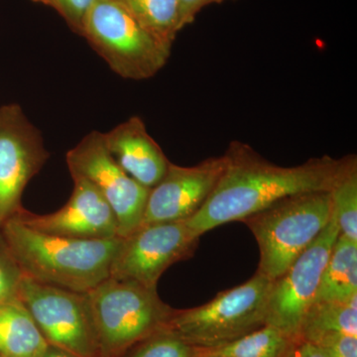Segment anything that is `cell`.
<instances>
[{"label": "cell", "mask_w": 357, "mask_h": 357, "mask_svg": "<svg viewBox=\"0 0 357 357\" xmlns=\"http://www.w3.org/2000/svg\"><path fill=\"white\" fill-rule=\"evenodd\" d=\"M225 168L204 206L185 220L199 236L244 218L292 195L330 192L351 155L337 159L314 157L292 167L276 165L250 145L232 141L222 155Z\"/></svg>", "instance_id": "obj_1"}, {"label": "cell", "mask_w": 357, "mask_h": 357, "mask_svg": "<svg viewBox=\"0 0 357 357\" xmlns=\"http://www.w3.org/2000/svg\"><path fill=\"white\" fill-rule=\"evenodd\" d=\"M2 230L23 276L77 293L89 292L109 278L122 239L53 236L15 218Z\"/></svg>", "instance_id": "obj_2"}, {"label": "cell", "mask_w": 357, "mask_h": 357, "mask_svg": "<svg viewBox=\"0 0 357 357\" xmlns=\"http://www.w3.org/2000/svg\"><path fill=\"white\" fill-rule=\"evenodd\" d=\"M331 192L286 197L244 218L260 251L257 272L280 277L326 229L332 218Z\"/></svg>", "instance_id": "obj_3"}, {"label": "cell", "mask_w": 357, "mask_h": 357, "mask_svg": "<svg viewBox=\"0 0 357 357\" xmlns=\"http://www.w3.org/2000/svg\"><path fill=\"white\" fill-rule=\"evenodd\" d=\"M100 357H121L136 342L165 328L175 309L157 289L109 276L86 293Z\"/></svg>", "instance_id": "obj_4"}, {"label": "cell", "mask_w": 357, "mask_h": 357, "mask_svg": "<svg viewBox=\"0 0 357 357\" xmlns=\"http://www.w3.org/2000/svg\"><path fill=\"white\" fill-rule=\"evenodd\" d=\"M272 280L256 272L245 283L202 306L175 310L166 328L196 349H213L266 326Z\"/></svg>", "instance_id": "obj_5"}, {"label": "cell", "mask_w": 357, "mask_h": 357, "mask_svg": "<svg viewBox=\"0 0 357 357\" xmlns=\"http://www.w3.org/2000/svg\"><path fill=\"white\" fill-rule=\"evenodd\" d=\"M81 36L115 74L134 81L154 77L165 67L172 50L116 0H96L84 18Z\"/></svg>", "instance_id": "obj_6"}, {"label": "cell", "mask_w": 357, "mask_h": 357, "mask_svg": "<svg viewBox=\"0 0 357 357\" xmlns=\"http://www.w3.org/2000/svg\"><path fill=\"white\" fill-rule=\"evenodd\" d=\"M18 300L31 314L47 344L79 357H100L86 293L23 276Z\"/></svg>", "instance_id": "obj_7"}, {"label": "cell", "mask_w": 357, "mask_h": 357, "mask_svg": "<svg viewBox=\"0 0 357 357\" xmlns=\"http://www.w3.org/2000/svg\"><path fill=\"white\" fill-rule=\"evenodd\" d=\"M72 177L89 181L109 204L119 225V237H126L142 223L149 190L117 165L107 151L102 133L91 131L66 155Z\"/></svg>", "instance_id": "obj_8"}, {"label": "cell", "mask_w": 357, "mask_h": 357, "mask_svg": "<svg viewBox=\"0 0 357 357\" xmlns=\"http://www.w3.org/2000/svg\"><path fill=\"white\" fill-rule=\"evenodd\" d=\"M199 237L185 220L141 225L122 237L110 276L157 289L169 267L194 255Z\"/></svg>", "instance_id": "obj_9"}, {"label": "cell", "mask_w": 357, "mask_h": 357, "mask_svg": "<svg viewBox=\"0 0 357 357\" xmlns=\"http://www.w3.org/2000/svg\"><path fill=\"white\" fill-rule=\"evenodd\" d=\"M340 236L333 218L318 238L272 281L267 302L266 325L298 340L301 324L314 303L333 243Z\"/></svg>", "instance_id": "obj_10"}, {"label": "cell", "mask_w": 357, "mask_h": 357, "mask_svg": "<svg viewBox=\"0 0 357 357\" xmlns=\"http://www.w3.org/2000/svg\"><path fill=\"white\" fill-rule=\"evenodd\" d=\"M49 157L41 132L20 105L0 107V227L23 208V191Z\"/></svg>", "instance_id": "obj_11"}, {"label": "cell", "mask_w": 357, "mask_h": 357, "mask_svg": "<svg viewBox=\"0 0 357 357\" xmlns=\"http://www.w3.org/2000/svg\"><path fill=\"white\" fill-rule=\"evenodd\" d=\"M223 168V156L192 167L170 163L165 176L149 190L141 225L189 220L210 197Z\"/></svg>", "instance_id": "obj_12"}, {"label": "cell", "mask_w": 357, "mask_h": 357, "mask_svg": "<svg viewBox=\"0 0 357 357\" xmlns=\"http://www.w3.org/2000/svg\"><path fill=\"white\" fill-rule=\"evenodd\" d=\"M74 189L60 210L37 215L21 208L13 218L30 229L77 239H110L119 237L116 218L109 204L89 181L72 177Z\"/></svg>", "instance_id": "obj_13"}, {"label": "cell", "mask_w": 357, "mask_h": 357, "mask_svg": "<svg viewBox=\"0 0 357 357\" xmlns=\"http://www.w3.org/2000/svg\"><path fill=\"white\" fill-rule=\"evenodd\" d=\"M102 137L117 165L140 185L151 189L165 176L171 162L141 117H130Z\"/></svg>", "instance_id": "obj_14"}, {"label": "cell", "mask_w": 357, "mask_h": 357, "mask_svg": "<svg viewBox=\"0 0 357 357\" xmlns=\"http://www.w3.org/2000/svg\"><path fill=\"white\" fill-rule=\"evenodd\" d=\"M47 345L20 300L0 304V357H40Z\"/></svg>", "instance_id": "obj_15"}, {"label": "cell", "mask_w": 357, "mask_h": 357, "mask_svg": "<svg viewBox=\"0 0 357 357\" xmlns=\"http://www.w3.org/2000/svg\"><path fill=\"white\" fill-rule=\"evenodd\" d=\"M357 295V243L338 236L331 250L314 302H347Z\"/></svg>", "instance_id": "obj_16"}, {"label": "cell", "mask_w": 357, "mask_h": 357, "mask_svg": "<svg viewBox=\"0 0 357 357\" xmlns=\"http://www.w3.org/2000/svg\"><path fill=\"white\" fill-rule=\"evenodd\" d=\"M335 333L357 337V295L347 302L312 303L301 324L298 340L314 344L319 337Z\"/></svg>", "instance_id": "obj_17"}, {"label": "cell", "mask_w": 357, "mask_h": 357, "mask_svg": "<svg viewBox=\"0 0 357 357\" xmlns=\"http://www.w3.org/2000/svg\"><path fill=\"white\" fill-rule=\"evenodd\" d=\"M296 340L264 326L222 347L196 349V357H281Z\"/></svg>", "instance_id": "obj_18"}, {"label": "cell", "mask_w": 357, "mask_h": 357, "mask_svg": "<svg viewBox=\"0 0 357 357\" xmlns=\"http://www.w3.org/2000/svg\"><path fill=\"white\" fill-rule=\"evenodd\" d=\"M145 29L172 46L180 23L178 0H116Z\"/></svg>", "instance_id": "obj_19"}, {"label": "cell", "mask_w": 357, "mask_h": 357, "mask_svg": "<svg viewBox=\"0 0 357 357\" xmlns=\"http://www.w3.org/2000/svg\"><path fill=\"white\" fill-rule=\"evenodd\" d=\"M333 215L340 236L357 243V158L351 155L349 164L331 190Z\"/></svg>", "instance_id": "obj_20"}, {"label": "cell", "mask_w": 357, "mask_h": 357, "mask_svg": "<svg viewBox=\"0 0 357 357\" xmlns=\"http://www.w3.org/2000/svg\"><path fill=\"white\" fill-rule=\"evenodd\" d=\"M121 357H196V349L165 328L136 342Z\"/></svg>", "instance_id": "obj_21"}, {"label": "cell", "mask_w": 357, "mask_h": 357, "mask_svg": "<svg viewBox=\"0 0 357 357\" xmlns=\"http://www.w3.org/2000/svg\"><path fill=\"white\" fill-rule=\"evenodd\" d=\"M22 278V271L3 236L0 239V304L18 299Z\"/></svg>", "instance_id": "obj_22"}, {"label": "cell", "mask_w": 357, "mask_h": 357, "mask_svg": "<svg viewBox=\"0 0 357 357\" xmlns=\"http://www.w3.org/2000/svg\"><path fill=\"white\" fill-rule=\"evenodd\" d=\"M96 0H56L55 10L66 20L73 31L81 35L84 18Z\"/></svg>", "instance_id": "obj_23"}, {"label": "cell", "mask_w": 357, "mask_h": 357, "mask_svg": "<svg viewBox=\"0 0 357 357\" xmlns=\"http://www.w3.org/2000/svg\"><path fill=\"white\" fill-rule=\"evenodd\" d=\"M312 344L323 349L328 357H357V337L354 335H328Z\"/></svg>", "instance_id": "obj_24"}, {"label": "cell", "mask_w": 357, "mask_h": 357, "mask_svg": "<svg viewBox=\"0 0 357 357\" xmlns=\"http://www.w3.org/2000/svg\"><path fill=\"white\" fill-rule=\"evenodd\" d=\"M225 1L231 0H178L181 28L183 30L185 26L192 24L199 13L206 7L223 3Z\"/></svg>", "instance_id": "obj_25"}, {"label": "cell", "mask_w": 357, "mask_h": 357, "mask_svg": "<svg viewBox=\"0 0 357 357\" xmlns=\"http://www.w3.org/2000/svg\"><path fill=\"white\" fill-rule=\"evenodd\" d=\"M281 357H328L323 349L317 345L304 342V340H296L289 347L287 351Z\"/></svg>", "instance_id": "obj_26"}, {"label": "cell", "mask_w": 357, "mask_h": 357, "mask_svg": "<svg viewBox=\"0 0 357 357\" xmlns=\"http://www.w3.org/2000/svg\"><path fill=\"white\" fill-rule=\"evenodd\" d=\"M40 357H79L76 354H72L64 349H59V347H53V345H47L46 349L42 356Z\"/></svg>", "instance_id": "obj_27"}, {"label": "cell", "mask_w": 357, "mask_h": 357, "mask_svg": "<svg viewBox=\"0 0 357 357\" xmlns=\"http://www.w3.org/2000/svg\"><path fill=\"white\" fill-rule=\"evenodd\" d=\"M33 1L38 2V3L44 4V6H50L55 8L56 0H33Z\"/></svg>", "instance_id": "obj_28"}]
</instances>
